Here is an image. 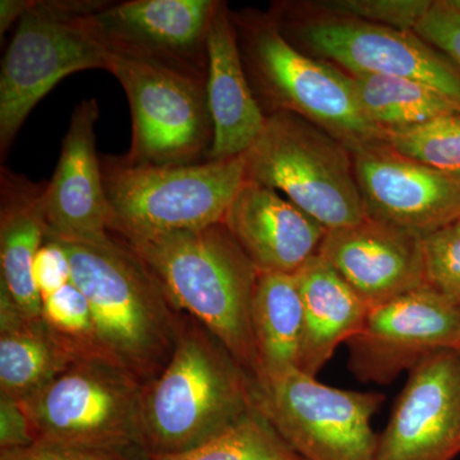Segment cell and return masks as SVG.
Returning <instances> with one entry per match:
<instances>
[{"instance_id":"cell-1","label":"cell","mask_w":460,"mask_h":460,"mask_svg":"<svg viewBox=\"0 0 460 460\" xmlns=\"http://www.w3.org/2000/svg\"><path fill=\"white\" fill-rule=\"evenodd\" d=\"M45 238L68 256L72 281L90 304L98 352L147 385L168 365L183 314L122 239Z\"/></svg>"},{"instance_id":"cell-2","label":"cell","mask_w":460,"mask_h":460,"mask_svg":"<svg viewBox=\"0 0 460 460\" xmlns=\"http://www.w3.org/2000/svg\"><path fill=\"white\" fill-rule=\"evenodd\" d=\"M123 242L153 272L172 304L219 339L256 381L252 304L260 271L226 224Z\"/></svg>"},{"instance_id":"cell-3","label":"cell","mask_w":460,"mask_h":460,"mask_svg":"<svg viewBox=\"0 0 460 460\" xmlns=\"http://www.w3.org/2000/svg\"><path fill=\"white\" fill-rule=\"evenodd\" d=\"M255 408L253 377L204 325L183 316L168 365L145 385L148 456L155 460L195 449Z\"/></svg>"},{"instance_id":"cell-4","label":"cell","mask_w":460,"mask_h":460,"mask_svg":"<svg viewBox=\"0 0 460 460\" xmlns=\"http://www.w3.org/2000/svg\"><path fill=\"white\" fill-rule=\"evenodd\" d=\"M145 385L102 356L77 357L22 402L36 441L111 454L124 460H151L144 438Z\"/></svg>"},{"instance_id":"cell-5","label":"cell","mask_w":460,"mask_h":460,"mask_svg":"<svg viewBox=\"0 0 460 460\" xmlns=\"http://www.w3.org/2000/svg\"><path fill=\"white\" fill-rule=\"evenodd\" d=\"M100 162L111 233L126 242L223 223L247 181L244 154L181 166L132 165L123 156Z\"/></svg>"},{"instance_id":"cell-6","label":"cell","mask_w":460,"mask_h":460,"mask_svg":"<svg viewBox=\"0 0 460 460\" xmlns=\"http://www.w3.org/2000/svg\"><path fill=\"white\" fill-rule=\"evenodd\" d=\"M239 50L250 83L271 105L305 118L343 144L350 153L385 142V132L363 113L352 75L305 56L272 18L234 16Z\"/></svg>"},{"instance_id":"cell-7","label":"cell","mask_w":460,"mask_h":460,"mask_svg":"<svg viewBox=\"0 0 460 460\" xmlns=\"http://www.w3.org/2000/svg\"><path fill=\"white\" fill-rule=\"evenodd\" d=\"M111 2L27 0L0 72V153L4 159L32 109L66 75L107 69L111 51L90 23Z\"/></svg>"},{"instance_id":"cell-8","label":"cell","mask_w":460,"mask_h":460,"mask_svg":"<svg viewBox=\"0 0 460 460\" xmlns=\"http://www.w3.org/2000/svg\"><path fill=\"white\" fill-rule=\"evenodd\" d=\"M247 181L283 192L328 230L367 217L357 184L352 154L314 123L279 111L244 153Z\"/></svg>"},{"instance_id":"cell-9","label":"cell","mask_w":460,"mask_h":460,"mask_svg":"<svg viewBox=\"0 0 460 460\" xmlns=\"http://www.w3.org/2000/svg\"><path fill=\"white\" fill-rule=\"evenodd\" d=\"M107 71L122 84L132 114L128 164L181 166L208 162L214 128L206 78L111 54Z\"/></svg>"},{"instance_id":"cell-10","label":"cell","mask_w":460,"mask_h":460,"mask_svg":"<svg viewBox=\"0 0 460 460\" xmlns=\"http://www.w3.org/2000/svg\"><path fill=\"white\" fill-rule=\"evenodd\" d=\"M255 401L302 460H376L380 393L337 389L292 368L255 381Z\"/></svg>"},{"instance_id":"cell-11","label":"cell","mask_w":460,"mask_h":460,"mask_svg":"<svg viewBox=\"0 0 460 460\" xmlns=\"http://www.w3.org/2000/svg\"><path fill=\"white\" fill-rule=\"evenodd\" d=\"M347 344L354 376L389 385L436 353L460 352V308L422 287L372 307Z\"/></svg>"},{"instance_id":"cell-12","label":"cell","mask_w":460,"mask_h":460,"mask_svg":"<svg viewBox=\"0 0 460 460\" xmlns=\"http://www.w3.org/2000/svg\"><path fill=\"white\" fill-rule=\"evenodd\" d=\"M299 38L350 75L410 78L440 91L460 107V68L414 31L354 18L328 16L302 22Z\"/></svg>"},{"instance_id":"cell-13","label":"cell","mask_w":460,"mask_h":460,"mask_svg":"<svg viewBox=\"0 0 460 460\" xmlns=\"http://www.w3.org/2000/svg\"><path fill=\"white\" fill-rule=\"evenodd\" d=\"M217 0L109 3L90 23L111 54L208 80V33Z\"/></svg>"},{"instance_id":"cell-14","label":"cell","mask_w":460,"mask_h":460,"mask_svg":"<svg viewBox=\"0 0 460 460\" xmlns=\"http://www.w3.org/2000/svg\"><path fill=\"white\" fill-rule=\"evenodd\" d=\"M350 154L368 217L420 235L460 222L459 175L414 162L386 142Z\"/></svg>"},{"instance_id":"cell-15","label":"cell","mask_w":460,"mask_h":460,"mask_svg":"<svg viewBox=\"0 0 460 460\" xmlns=\"http://www.w3.org/2000/svg\"><path fill=\"white\" fill-rule=\"evenodd\" d=\"M460 454V352L429 357L408 372L377 436L376 460H454Z\"/></svg>"},{"instance_id":"cell-16","label":"cell","mask_w":460,"mask_h":460,"mask_svg":"<svg viewBox=\"0 0 460 460\" xmlns=\"http://www.w3.org/2000/svg\"><path fill=\"white\" fill-rule=\"evenodd\" d=\"M422 238L367 217L328 230L319 255L372 308L428 286Z\"/></svg>"},{"instance_id":"cell-17","label":"cell","mask_w":460,"mask_h":460,"mask_svg":"<svg viewBox=\"0 0 460 460\" xmlns=\"http://www.w3.org/2000/svg\"><path fill=\"white\" fill-rule=\"evenodd\" d=\"M99 114L96 99L84 100L72 114L59 162L42 196L47 234L75 239L111 234V210L96 153Z\"/></svg>"},{"instance_id":"cell-18","label":"cell","mask_w":460,"mask_h":460,"mask_svg":"<svg viewBox=\"0 0 460 460\" xmlns=\"http://www.w3.org/2000/svg\"><path fill=\"white\" fill-rule=\"evenodd\" d=\"M260 272L296 274L319 255L328 229L277 190L246 181L224 219Z\"/></svg>"},{"instance_id":"cell-19","label":"cell","mask_w":460,"mask_h":460,"mask_svg":"<svg viewBox=\"0 0 460 460\" xmlns=\"http://www.w3.org/2000/svg\"><path fill=\"white\" fill-rule=\"evenodd\" d=\"M206 93L214 128L208 160L246 153L261 133L266 115L248 80L237 29L224 2H217L208 33Z\"/></svg>"},{"instance_id":"cell-20","label":"cell","mask_w":460,"mask_h":460,"mask_svg":"<svg viewBox=\"0 0 460 460\" xmlns=\"http://www.w3.org/2000/svg\"><path fill=\"white\" fill-rule=\"evenodd\" d=\"M45 184L2 169L0 181V286L27 319L42 317V299L33 281L36 253L47 237Z\"/></svg>"},{"instance_id":"cell-21","label":"cell","mask_w":460,"mask_h":460,"mask_svg":"<svg viewBox=\"0 0 460 460\" xmlns=\"http://www.w3.org/2000/svg\"><path fill=\"white\" fill-rule=\"evenodd\" d=\"M295 275L305 314L299 370L316 377L339 345L348 343L359 332L371 307L320 255Z\"/></svg>"},{"instance_id":"cell-22","label":"cell","mask_w":460,"mask_h":460,"mask_svg":"<svg viewBox=\"0 0 460 460\" xmlns=\"http://www.w3.org/2000/svg\"><path fill=\"white\" fill-rule=\"evenodd\" d=\"M41 319H27L0 286V393L25 402L77 358Z\"/></svg>"},{"instance_id":"cell-23","label":"cell","mask_w":460,"mask_h":460,"mask_svg":"<svg viewBox=\"0 0 460 460\" xmlns=\"http://www.w3.org/2000/svg\"><path fill=\"white\" fill-rule=\"evenodd\" d=\"M260 377L299 368L304 345V302L295 274L260 272L252 304Z\"/></svg>"},{"instance_id":"cell-24","label":"cell","mask_w":460,"mask_h":460,"mask_svg":"<svg viewBox=\"0 0 460 460\" xmlns=\"http://www.w3.org/2000/svg\"><path fill=\"white\" fill-rule=\"evenodd\" d=\"M363 113L384 132L410 128L460 113L452 99L429 84L390 75H352Z\"/></svg>"},{"instance_id":"cell-25","label":"cell","mask_w":460,"mask_h":460,"mask_svg":"<svg viewBox=\"0 0 460 460\" xmlns=\"http://www.w3.org/2000/svg\"><path fill=\"white\" fill-rule=\"evenodd\" d=\"M155 460H302L259 408L195 449Z\"/></svg>"},{"instance_id":"cell-26","label":"cell","mask_w":460,"mask_h":460,"mask_svg":"<svg viewBox=\"0 0 460 460\" xmlns=\"http://www.w3.org/2000/svg\"><path fill=\"white\" fill-rule=\"evenodd\" d=\"M385 142L402 156L460 177V113L386 131Z\"/></svg>"},{"instance_id":"cell-27","label":"cell","mask_w":460,"mask_h":460,"mask_svg":"<svg viewBox=\"0 0 460 460\" xmlns=\"http://www.w3.org/2000/svg\"><path fill=\"white\" fill-rule=\"evenodd\" d=\"M42 320L78 356L99 353L89 301L74 281L42 302Z\"/></svg>"},{"instance_id":"cell-28","label":"cell","mask_w":460,"mask_h":460,"mask_svg":"<svg viewBox=\"0 0 460 460\" xmlns=\"http://www.w3.org/2000/svg\"><path fill=\"white\" fill-rule=\"evenodd\" d=\"M426 284L460 308V222L423 235Z\"/></svg>"},{"instance_id":"cell-29","label":"cell","mask_w":460,"mask_h":460,"mask_svg":"<svg viewBox=\"0 0 460 460\" xmlns=\"http://www.w3.org/2000/svg\"><path fill=\"white\" fill-rule=\"evenodd\" d=\"M429 0H332L323 8L332 16L354 18L399 31H414L432 7Z\"/></svg>"},{"instance_id":"cell-30","label":"cell","mask_w":460,"mask_h":460,"mask_svg":"<svg viewBox=\"0 0 460 460\" xmlns=\"http://www.w3.org/2000/svg\"><path fill=\"white\" fill-rule=\"evenodd\" d=\"M414 32L460 68V13L447 7L444 0L434 2Z\"/></svg>"},{"instance_id":"cell-31","label":"cell","mask_w":460,"mask_h":460,"mask_svg":"<svg viewBox=\"0 0 460 460\" xmlns=\"http://www.w3.org/2000/svg\"><path fill=\"white\" fill-rule=\"evenodd\" d=\"M32 275L42 302L71 283V263L58 242L45 238L44 244L36 253Z\"/></svg>"},{"instance_id":"cell-32","label":"cell","mask_w":460,"mask_h":460,"mask_svg":"<svg viewBox=\"0 0 460 460\" xmlns=\"http://www.w3.org/2000/svg\"><path fill=\"white\" fill-rule=\"evenodd\" d=\"M35 441L22 402L0 393V450L20 449Z\"/></svg>"},{"instance_id":"cell-33","label":"cell","mask_w":460,"mask_h":460,"mask_svg":"<svg viewBox=\"0 0 460 460\" xmlns=\"http://www.w3.org/2000/svg\"><path fill=\"white\" fill-rule=\"evenodd\" d=\"M0 460H124L111 454L35 441L20 449L0 450Z\"/></svg>"},{"instance_id":"cell-34","label":"cell","mask_w":460,"mask_h":460,"mask_svg":"<svg viewBox=\"0 0 460 460\" xmlns=\"http://www.w3.org/2000/svg\"><path fill=\"white\" fill-rule=\"evenodd\" d=\"M26 11L27 0H2L0 2V35L2 38L13 26V23H18Z\"/></svg>"},{"instance_id":"cell-35","label":"cell","mask_w":460,"mask_h":460,"mask_svg":"<svg viewBox=\"0 0 460 460\" xmlns=\"http://www.w3.org/2000/svg\"><path fill=\"white\" fill-rule=\"evenodd\" d=\"M444 2L447 7H450L453 9V11L458 12V13H460V0H444Z\"/></svg>"}]
</instances>
